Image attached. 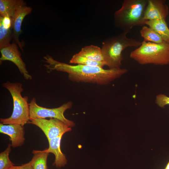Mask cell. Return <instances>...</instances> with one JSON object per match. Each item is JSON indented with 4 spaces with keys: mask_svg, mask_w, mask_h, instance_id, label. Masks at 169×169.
I'll list each match as a JSON object with an SVG mask.
<instances>
[{
    "mask_svg": "<svg viewBox=\"0 0 169 169\" xmlns=\"http://www.w3.org/2000/svg\"><path fill=\"white\" fill-rule=\"evenodd\" d=\"M49 70L68 73L70 80L74 82L107 84L126 73V69H105L99 66L77 64L72 65L57 61L48 55L44 57Z\"/></svg>",
    "mask_w": 169,
    "mask_h": 169,
    "instance_id": "cell-1",
    "label": "cell"
},
{
    "mask_svg": "<svg viewBox=\"0 0 169 169\" xmlns=\"http://www.w3.org/2000/svg\"><path fill=\"white\" fill-rule=\"evenodd\" d=\"M148 0H124L114 14L115 24L123 32L130 33L135 26H143Z\"/></svg>",
    "mask_w": 169,
    "mask_h": 169,
    "instance_id": "cell-2",
    "label": "cell"
},
{
    "mask_svg": "<svg viewBox=\"0 0 169 169\" xmlns=\"http://www.w3.org/2000/svg\"><path fill=\"white\" fill-rule=\"evenodd\" d=\"M128 33H121L106 39L102 43L101 48L104 61L109 69L120 68L123 59L122 52L128 47H139L141 42L132 38H128Z\"/></svg>",
    "mask_w": 169,
    "mask_h": 169,
    "instance_id": "cell-3",
    "label": "cell"
},
{
    "mask_svg": "<svg viewBox=\"0 0 169 169\" xmlns=\"http://www.w3.org/2000/svg\"><path fill=\"white\" fill-rule=\"evenodd\" d=\"M130 57L141 65H163L169 64V43L156 44L143 41L132 51Z\"/></svg>",
    "mask_w": 169,
    "mask_h": 169,
    "instance_id": "cell-4",
    "label": "cell"
},
{
    "mask_svg": "<svg viewBox=\"0 0 169 169\" xmlns=\"http://www.w3.org/2000/svg\"><path fill=\"white\" fill-rule=\"evenodd\" d=\"M3 86L6 88L12 96L13 109L11 116L7 118H1L0 123L4 124H18L24 126L30 120L29 103L27 96L23 97V90L22 84L19 82L9 81L4 83Z\"/></svg>",
    "mask_w": 169,
    "mask_h": 169,
    "instance_id": "cell-5",
    "label": "cell"
},
{
    "mask_svg": "<svg viewBox=\"0 0 169 169\" xmlns=\"http://www.w3.org/2000/svg\"><path fill=\"white\" fill-rule=\"evenodd\" d=\"M72 105V102L69 101L57 108H48L38 105L35 98L33 97L29 103L30 118L56 119L62 121L71 127L75 125V123L72 121L66 119L64 113L66 110L71 108Z\"/></svg>",
    "mask_w": 169,
    "mask_h": 169,
    "instance_id": "cell-6",
    "label": "cell"
},
{
    "mask_svg": "<svg viewBox=\"0 0 169 169\" xmlns=\"http://www.w3.org/2000/svg\"><path fill=\"white\" fill-rule=\"evenodd\" d=\"M28 123L35 125L43 132L48 140L63 136L65 133L71 130V127L58 119H49L30 118Z\"/></svg>",
    "mask_w": 169,
    "mask_h": 169,
    "instance_id": "cell-7",
    "label": "cell"
},
{
    "mask_svg": "<svg viewBox=\"0 0 169 169\" xmlns=\"http://www.w3.org/2000/svg\"><path fill=\"white\" fill-rule=\"evenodd\" d=\"M18 47L17 44L12 43L0 49L1 53L0 62L5 60L12 62L17 67L25 79L31 80L32 77L27 70L26 64L23 61L21 53L18 49Z\"/></svg>",
    "mask_w": 169,
    "mask_h": 169,
    "instance_id": "cell-8",
    "label": "cell"
},
{
    "mask_svg": "<svg viewBox=\"0 0 169 169\" xmlns=\"http://www.w3.org/2000/svg\"><path fill=\"white\" fill-rule=\"evenodd\" d=\"M31 7L25 3L20 5L17 9L13 17L11 19L13 29V43L17 44L23 52V44L19 40V36L22 32L21 26L25 17L32 11Z\"/></svg>",
    "mask_w": 169,
    "mask_h": 169,
    "instance_id": "cell-9",
    "label": "cell"
},
{
    "mask_svg": "<svg viewBox=\"0 0 169 169\" xmlns=\"http://www.w3.org/2000/svg\"><path fill=\"white\" fill-rule=\"evenodd\" d=\"M169 13L168 7L163 0H148L145 11L146 20L166 19Z\"/></svg>",
    "mask_w": 169,
    "mask_h": 169,
    "instance_id": "cell-10",
    "label": "cell"
},
{
    "mask_svg": "<svg viewBox=\"0 0 169 169\" xmlns=\"http://www.w3.org/2000/svg\"><path fill=\"white\" fill-rule=\"evenodd\" d=\"M0 132L9 136L13 148L20 146L24 143L25 138L24 126L18 124L0 123Z\"/></svg>",
    "mask_w": 169,
    "mask_h": 169,
    "instance_id": "cell-11",
    "label": "cell"
},
{
    "mask_svg": "<svg viewBox=\"0 0 169 169\" xmlns=\"http://www.w3.org/2000/svg\"><path fill=\"white\" fill-rule=\"evenodd\" d=\"M62 136H59L48 140L49 147L43 150L44 151L54 154L55 159L53 165L58 168L64 166L67 163L66 157L60 149V142Z\"/></svg>",
    "mask_w": 169,
    "mask_h": 169,
    "instance_id": "cell-12",
    "label": "cell"
},
{
    "mask_svg": "<svg viewBox=\"0 0 169 169\" xmlns=\"http://www.w3.org/2000/svg\"><path fill=\"white\" fill-rule=\"evenodd\" d=\"M12 21L9 17H0V49L10 44L13 39Z\"/></svg>",
    "mask_w": 169,
    "mask_h": 169,
    "instance_id": "cell-13",
    "label": "cell"
},
{
    "mask_svg": "<svg viewBox=\"0 0 169 169\" xmlns=\"http://www.w3.org/2000/svg\"><path fill=\"white\" fill-rule=\"evenodd\" d=\"M26 3L22 0H0V17H13L18 7Z\"/></svg>",
    "mask_w": 169,
    "mask_h": 169,
    "instance_id": "cell-14",
    "label": "cell"
},
{
    "mask_svg": "<svg viewBox=\"0 0 169 169\" xmlns=\"http://www.w3.org/2000/svg\"><path fill=\"white\" fill-rule=\"evenodd\" d=\"M145 23L155 31L164 41L169 43V28L166 19L146 20Z\"/></svg>",
    "mask_w": 169,
    "mask_h": 169,
    "instance_id": "cell-15",
    "label": "cell"
},
{
    "mask_svg": "<svg viewBox=\"0 0 169 169\" xmlns=\"http://www.w3.org/2000/svg\"><path fill=\"white\" fill-rule=\"evenodd\" d=\"M33 156L30 161L32 169H48L47 160L49 153L43 150H33Z\"/></svg>",
    "mask_w": 169,
    "mask_h": 169,
    "instance_id": "cell-16",
    "label": "cell"
},
{
    "mask_svg": "<svg viewBox=\"0 0 169 169\" xmlns=\"http://www.w3.org/2000/svg\"><path fill=\"white\" fill-rule=\"evenodd\" d=\"M78 54L82 56L95 61L105 62L101 49L96 46L91 45L85 46L83 48Z\"/></svg>",
    "mask_w": 169,
    "mask_h": 169,
    "instance_id": "cell-17",
    "label": "cell"
},
{
    "mask_svg": "<svg viewBox=\"0 0 169 169\" xmlns=\"http://www.w3.org/2000/svg\"><path fill=\"white\" fill-rule=\"evenodd\" d=\"M140 32L144 41L156 44H161L165 42L155 31L149 27L143 26Z\"/></svg>",
    "mask_w": 169,
    "mask_h": 169,
    "instance_id": "cell-18",
    "label": "cell"
},
{
    "mask_svg": "<svg viewBox=\"0 0 169 169\" xmlns=\"http://www.w3.org/2000/svg\"><path fill=\"white\" fill-rule=\"evenodd\" d=\"M70 64H77L88 66L103 67L106 65L105 62L95 61L79 55L78 53L74 54L69 61Z\"/></svg>",
    "mask_w": 169,
    "mask_h": 169,
    "instance_id": "cell-19",
    "label": "cell"
},
{
    "mask_svg": "<svg viewBox=\"0 0 169 169\" xmlns=\"http://www.w3.org/2000/svg\"><path fill=\"white\" fill-rule=\"evenodd\" d=\"M11 144H9L7 148L0 153V169H9L14 164L9 158V154L11 151Z\"/></svg>",
    "mask_w": 169,
    "mask_h": 169,
    "instance_id": "cell-20",
    "label": "cell"
},
{
    "mask_svg": "<svg viewBox=\"0 0 169 169\" xmlns=\"http://www.w3.org/2000/svg\"><path fill=\"white\" fill-rule=\"evenodd\" d=\"M155 102L160 107L163 108L165 105H169V97L164 94H158L156 97Z\"/></svg>",
    "mask_w": 169,
    "mask_h": 169,
    "instance_id": "cell-21",
    "label": "cell"
},
{
    "mask_svg": "<svg viewBox=\"0 0 169 169\" xmlns=\"http://www.w3.org/2000/svg\"><path fill=\"white\" fill-rule=\"evenodd\" d=\"M9 169H32L30 162L19 166H14Z\"/></svg>",
    "mask_w": 169,
    "mask_h": 169,
    "instance_id": "cell-22",
    "label": "cell"
},
{
    "mask_svg": "<svg viewBox=\"0 0 169 169\" xmlns=\"http://www.w3.org/2000/svg\"><path fill=\"white\" fill-rule=\"evenodd\" d=\"M164 169H169V161Z\"/></svg>",
    "mask_w": 169,
    "mask_h": 169,
    "instance_id": "cell-23",
    "label": "cell"
}]
</instances>
